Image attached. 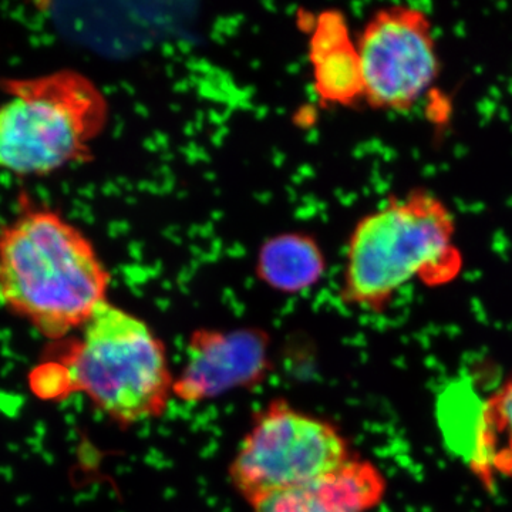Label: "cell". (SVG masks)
I'll return each instance as SVG.
<instances>
[{
  "label": "cell",
  "instance_id": "6da1fadb",
  "mask_svg": "<svg viewBox=\"0 0 512 512\" xmlns=\"http://www.w3.org/2000/svg\"><path fill=\"white\" fill-rule=\"evenodd\" d=\"M30 375L43 399L83 393L123 429L158 419L173 397L167 349L146 320L104 302L76 338L55 342Z\"/></svg>",
  "mask_w": 512,
  "mask_h": 512
},
{
  "label": "cell",
  "instance_id": "7a4b0ae2",
  "mask_svg": "<svg viewBox=\"0 0 512 512\" xmlns=\"http://www.w3.org/2000/svg\"><path fill=\"white\" fill-rule=\"evenodd\" d=\"M110 282L90 238L55 211L25 212L0 231V303L47 339L82 329Z\"/></svg>",
  "mask_w": 512,
  "mask_h": 512
},
{
  "label": "cell",
  "instance_id": "3957f363",
  "mask_svg": "<svg viewBox=\"0 0 512 512\" xmlns=\"http://www.w3.org/2000/svg\"><path fill=\"white\" fill-rule=\"evenodd\" d=\"M456 218L441 198L414 188L356 222L346 248L340 301L382 313L409 282L450 284L463 269Z\"/></svg>",
  "mask_w": 512,
  "mask_h": 512
},
{
  "label": "cell",
  "instance_id": "277c9868",
  "mask_svg": "<svg viewBox=\"0 0 512 512\" xmlns=\"http://www.w3.org/2000/svg\"><path fill=\"white\" fill-rule=\"evenodd\" d=\"M0 104V168L49 175L90 157L109 120L106 96L89 77L64 69L6 83Z\"/></svg>",
  "mask_w": 512,
  "mask_h": 512
},
{
  "label": "cell",
  "instance_id": "5b68a950",
  "mask_svg": "<svg viewBox=\"0 0 512 512\" xmlns=\"http://www.w3.org/2000/svg\"><path fill=\"white\" fill-rule=\"evenodd\" d=\"M352 458L349 441L322 417L272 399L252 419L228 467L229 483L251 505L312 483Z\"/></svg>",
  "mask_w": 512,
  "mask_h": 512
},
{
  "label": "cell",
  "instance_id": "8992f818",
  "mask_svg": "<svg viewBox=\"0 0 512 512\" xmlns=\"http://www.w3.org/2000/svg\"><path fill=\"white\" fill-rule=\"evenodd\" d=\"M365 80L363 100L375 110L407 111L440 74L429 16L406 5L376 10L356 40Z\"/></svg>",
  "mask_w": 512,
  "mask_h": 512
},
{
  "label": "cell",
  "instance_id": "52a82bcc",
  "mask_svg": "<svg viewBox=\"0 0 512 512\" xmlns=\"http://www.w3.org/2000/svg\"><path fill=\"white\" fill-rule=\"evenodd\" d=\"M272 367L271 338L264 329H195L183 369L174 377L173 397L200 404L251 390L265 382Z\"/></svg>",
  "mask_w": 512,
  "mask_h": 512
},
{
  "label": "cell",
  "instance_id": "ba28073f",
  "mask_svg": "<svg viewBox=\"0 0 512 512\" xmlns=\"http://www.w3.org/2000/svg\"><path fill=\"white\" fill-rule=\"evenodd\" d=\"M309 23L308 59L319 103L328 107L359 103L365 97V80L345 13L323 10Z\"/></svg>",
  "mask_w": 512,
  "mask_h": 512
},
{
  "label": "cell",
  "instance_id": "9c48e42d",
  "mask_svg": "<svg viewBox=\"0 0 512 512\" xmlns=\"http://www.w3.org/2000/svg\"><path fill=\"white\" fill-rule=\"evenodd\" d=\"M382 471L359 457H352L338 470L265 498L254 512H370L386 494Z\"/></svg>",
  "mask_w": 512,
  "mask_h": 512
},
{
  "label": "cell",
  "instance_id": "30bf717a",
  "mask_svg": "<svg viewBox=\"0 0 512 512\" xmlns=\"http://www.w3.org/2000/svg\"><path fill=\"white\" fill-rule=\"evenodd\" d=\"M326 269L328 261L319 242L302 231L265 239L256 254V278L282 295L311 291L322 282Z\"/></svg>",
  "mask_w": 512,
  "mask_h": 512
},
{
  "label": "cell",
  "instance_id": "8fae6325",
  "mask_svg": "<svg viewBox=\"0 0 512 512\" xmlns=\"http://www.w3.org/2000/svg\"><path fill=\"white\" fill-rule=\"evenodd\" d=\"M476 471L488 478L494 471L512 474V377L484 402L483 439Z\"/></svg>",
  "mask_w": 512,
  "mask_h": 512
}]
</instances>
